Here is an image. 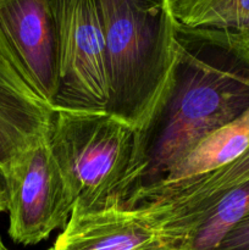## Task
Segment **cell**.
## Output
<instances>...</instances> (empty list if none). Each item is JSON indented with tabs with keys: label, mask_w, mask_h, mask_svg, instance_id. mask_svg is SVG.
Segmentation results:
<instances>
[{
	"label": "cell",
	"mask_w": 249,
	"mask_h": 250,
	"mask_svg": "<svg viewBox=\"0 0 249 250\" xmlns=\"http://www.w3.org/2000/svg\"><path fill=\"white\" fill-rule=\"evenodd\" d=\"M249 110V32L176 24L165 92L136 131L120 204L155 185L212 132Z\"/></svg>",
	"instance_id": "cell-1"
},
{
	"label": "cell",
	"mask_w": 249,
	"mask_h": 250,
	"mask_svg": "<svg viewBox=\"0 0 249 250\" xmlns=\"http://www.w3.org/2000/svg\"><path fill=\"white\" fill-rule=\"evenodd\" d=\"M109 95L105 111L136 131L165 92L176 60V24L168 0H98Z\"/></svg>",
	"instance_id": "cell-2"
},
{
	"label": "cell",
	"mask_w": 249,
	"mask_h": 250,
	"mask_svg": "<svg viewBox=\"0 0 249 250\" xmlns=\"http://www.w3.org/2000/svg\"><path fill=\"white\" fill-rule=\"evenodd\" d=\"M55 110L48 142L72 198L71 216L119 205L136 129L106 111Z\"/></svg>",
	"instance_id": "cell-3"
},
{
	"label": "cell",
	"mask_w": 249,
	"mask_h": 250,
	"mask_svg": "<svg viewBox=\"0 0 249 250\" xmlns=\"http://www.w3.org/2000/svg\"><path fill=\"white\" fill-rule=\"evenodd\" d=\"M58 32L60 87L55 109L105 111L109 95L98 0H49Z\"/></svg>",
	"instance_id": "cell-4"
},
{
	"label": "cell",
	"mask_w": 249,
	"mask_h": 250,
	"mask_svg": "<svg viewBox=\"0 0 249 250\" xmlns=\"http://www.w3.org/2000/svg\"><path fill=\"white\" fill-rule=\"evenodd\" d=\"M9 236L15 243L34 246L63 229L73 203L48 138L24 151L6 172Z\"/></svg>",
	"instance_id": "cell-5"
},
{
	"label": "cell",
	"mask_w": 249,
	"mask_h": 250,
	"mask_svg": "<svg viewBox=\"0 0 249 250\" xmlns=\"http://www.w3.org/2000/svg\"><path fill=\"white\" fill-rule=\"evenodd\" d=\"M0 53L39 97L55 105L60 67L49 0H0Z\"/></svg>",
	"instance_id": "cell-6"
},
{
	"label": "cell",
	"mask_w": 249,
	"mask_h": 250,
	"mask_svg": "<svg viewBox=\"0 0 249 250\" xmlns=\"http://www.w3.org/2000/svg\"><path fill=\"white\" fill-rule=\"evenodd\" d=\"M55 111L0 53V167L5 175L24 151L48 138Z\"/></svg>",
	"instance_id": "cell-7"
},
{
	"label": "cell",
	"mask_w": 249,
	"mask_h": 250,
	"mask_svg": "<svg viewBox=\"0 0 249 250\" xmlns=\"http://www.w3.org/2000/svg\"><path fill=\"white\" fill-rule=\"evenodd\" d=\"M246 182H249V146L232 163L138 211L156 227L164 241L177 244L222 193Z\"/></svg>",
	"instance_id": "cell-8"
},
{
	"label": "cell",
	"mask_w": 249,
	"mask_h": 250,
	"mask_svg": "<svg viewBox=\"0 0 249 250\" xmlns=\"http://www.w3.org/2000/svg\"><path fill=\"white\" fill-rule=\"evenodd\" d=\"M249 146V110L203 139L159 182L138 190L121 204L127 210L149 207L193 181L236 160Z\"/></svg>",
	"instance_id": "cell-9"
},
{
	"label": "cell",
	"mask_w": 249,
	"mask_h": 250,
	"mask_svg": "<svg viewBox=\"0 0 249 250\" xmlns=\"http://www.w3.org/2000/svg\"><path fill=\"white\" fill-rule=\"evenodd\" d=\"M160 239L148 220L116 204L71 216L49 250H139Z\"/></svg>",
	"instance_id": "cell-10"
},
{
	"label": "cell",
	"mask_w": 249,
	"mask_h": 250,
	"mask_svg": "<svg viewBox=\"0 0 249 250\" xmlns=\"http://www.w3.org/2000/svg\"><path fill=\"white\" fill-rule=\"evenodd\" d=\"M249 211V182L222 193L178 242V250H215Z\"/></svg>",
	"instance_id": "cell-11"
},
{
	"label": "cell",
	"mask_w": 249,
	"mask_h": 250,
	"mask_svg": "<svg viewBox=\"0 0 249 250\" xmlns=\"http://www.w3.org/2000/svg\"><path fill=\"white\" fill-rule=\"evenodd\" d=\"M178 23L249 32V0H168Z\"/></svg>",
	"instance_id": "cell-12"
},
{
	"label": "cell",
	"mask_w": 249,
	"mask_h": 250,
	"mask_svg": "<svg viewBox=\"0 0 249 250\" xmlns=\"http://www.w3.org/2000/svg\"><path fill=\"white\" fill-rule=\"evenodd\" d=\"M215 250H249V211Z\"/></svg>",
	"instance_id": "cell-13"
},
{
	"label": "cell",
	"mask_w": 249,
	"mask_h": 250,
	"mask_svg": "<svg viewBox=\"0 0 249 250\" xmlns=\"http://www.w3.org/2000/svg\"><path fill=\"white\" fill-rule=\"evenodd\" d=\"M9 205V187H7V178L2 168L0 167V212L7 211Z\"/></svg>",
	"instance_id": "cell-14"
},
{
	"label": "cell",
	"mask_w": 249,
	"mask_h": 250,
	"mask_svg": "<svg viewBox=\"0 0 249 250\" xmlns=\"http://www.w3.org/2000/svg\"><path fill=\"white\" fill-rule=\"evenodd\" d=\"M139 1L151 2V4H163V2H165V0H139Z\"/></svg>",
	"instance_id": "cell-15"
},
{
	"label": "cell",
	"mask_w": 249,
	"mask_h": 250,
	"mask_svg": "<svg viewBox=\"0 0 249 250\" xmlns=\"http://www.w3.org/2000/svg\"><path fill=\"white\" fill-rule=\"evenodd\" d=\"M0 250H10V249L7 248V247L4 244V242H2L1 237H0Z\"/></svg>",
	"instance_id": "cell-16"
}]
</instances>
